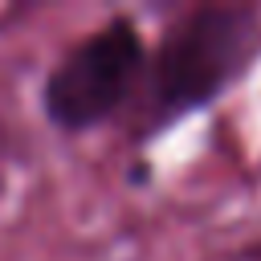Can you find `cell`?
I'll return each instance as SVG.
<instances>
[{"label":"cell","instance_id":"6da1fadb","mask_svg":"<svg viewBox=\"0 0 261 261\" xmlns=\"http://www.w3.org/2000/svg\"><path fill=\"white\" fill-rule=\"evenodd\" d=\"M261 8L257 4H196L184 8L147 53L139 90L135 135L151 139L171 122L212 106L257 57Z\"/></svg>","mask_w":261,"mask_h":261},{"label":"cell","instance_id":"7a4b0ae2","mask_svg":"<svg viewBox=\"0 0 261 261\" xmlns=\"http://www.w3.org/2000/svg\"><path fill=\"white\" fill-rule=\"evenodd\" d=\"M147 73V41L130 16L102 20L73 41L41 82V110L65 135H86L135 102Z\"/></svg>","mask_w":261,"mask_h":261}]
</instances>
